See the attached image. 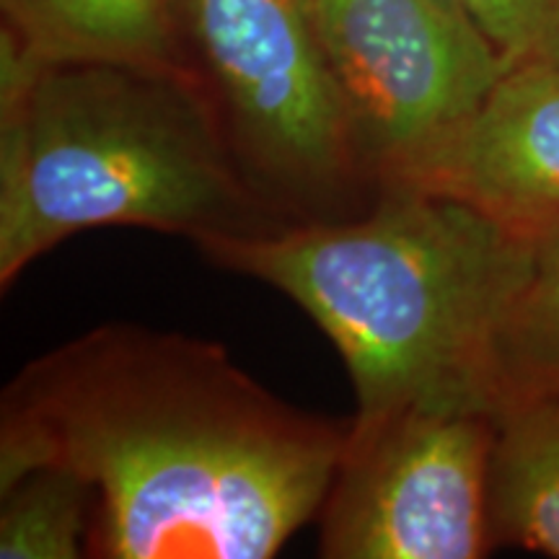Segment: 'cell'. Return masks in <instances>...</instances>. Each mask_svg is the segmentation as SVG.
<instances>
[{"mask_svg":"<svg viewBox=\"0 0 559 559\" xmlns=\"http://www.w3.org/2000/svg\"><path fill=\"white\" fill-rule=\"evenodd\" d=\"M347 432L218 342L104 324L5 386L0 487L39 466L81 477L96 559H267L319 519Z\"/></svg>","mask_w":559,"mask_h":559,"instance_id":"1","label":"cell"},{"mask_svg":"<svg viewBox=\"0 0 559 559\" xmlns=\"http://www.w3.org/2000/svg\"><path fill=\"white\" fill-rule=\"evenodd\" d=\"M198 249L309 313L347 366L353 428L417 407H498L495 347L526 260L523 223L396 185L360 215Z\"/></svg>","mask_w":559,"mask_h":559,"instance_id":"2","label":"cell"},{"mask_svg":"<svg viewBox=\"0 0 559 559\" xmlns=\"http://www.w3.org/2000/svg\"><path fill=\"white\" fill-rule=\"evenodd\" d=\"M187 68L41 62L0 32V285L70 236L210 241L285 226Z\"/></svg>","mask_w":559,"mask_h":559,"instance_id":"3","label":"cell"},{"mask_svg":"<svg viewBox=\"0 0 559 559\" xmlns=\"http://www.w3.org/2000/svg\"><path fill=\"white\" fill-rule=\"evenodd\" d=\"M174 21L262 198L288 223L347 218L373 185L321 45L317 0H174Z\"/></svg>","mask_w":559,"mask_h":559,"instance_id":"4","label":"cell"},{"mask_svg":"<svg viewBox=\"0 0 559 559\" xmlns=\"http://www.w3.org/2000/svg\"><path fill=\"white\" fill-rule=\"evenodd\" d=\"M317 21L376 192L449 143L510 70L449 0H317Z\"/></svg>","mask_w":559,"mask_h":559,"instance_id":"5","label":"cell"},{"mask_svg":"<svg viewBox=\"0 0 559 559\" xmlns=\"http://www.w3.org/2000/svg\"><path fill=\"white\" fill-rule=\"evenodd\" d=\"M495 412L417 407L353 428L319 510L330 559H477L492 551Z\"/></svg>","mask_w":559,"mask_h":559,"instance_id":"6","label":"cell"},{"mask_svg":"<svg viewBox=\"0 0 559 559\" xmlns=\"http://www.w3.org/2000/svg\"><path fill=\"white\" fill-rule=\"evenodd\" d=\"M396 185L456 194L510 223L555 218L559 66L510 68L449 143L386 187Z\"/></svg>","mask_w":559,"mask_h":559,"instance_id":"7","label":"cell"},{"mask_svg":"<svg viewBox=\"0 0 559 559\" xmlns=\"http://www.w3.org/2000/svg\"><path fill=\"white\" fill-rule=\"evenodd\" d=\"M3 34L41 62L187 68L174 0H0Z\"/></svg>","mask_w":559,"mask_h":559,"instance_id":"8","label":"cell"},{"mask_svg":"<svg viewBox=\"0 0 559 559\" xmlns=\"http://www.w3.org/2000/svg\"><path fill=\"white\" fill-rule=\"evenodd\" d=\"M489 515L495 544L559 559V400L508 396L495 407Z\"/></svg>","mask_w":559,"mask_h":559,"instance_id":"9","label":"cell"},{"mask_svg":"<svg viewBox=\"0 0 559 559\" xmlns=\"http://www.w3.org/2000/svg\"><path fill=\"white\" fill-rule=\"evenodd\" d=\"M526 226V260L495 347L498 404L559 400V215Z\"/></svg>","mask_w":559,"mask_h":559,"instance_id":"10","label":"cell"},{"mask_svg":"<svg viewBox=\"0 0 559 559\" xmlns=\"http://www.w3.org/2000/svg\"><path fill=\"white\" fill-rule=\"evenodd\" d=\"M0 557H88L94 492L73 472L39 466L0 487Z\"/></svg>","mask_w":559,"mask_h":559,"instance_id":"11","label":"cell"},{"mask_svg":"<svg viewBox=\"0 0 559 559\" xmlns=\"http://www.w3.org/2000/svg\"><path fill=\"white\" fill-rule=\"evenodd\" d=\"M502 52L510 68L559 66V0H449Z\"/></svg>","mask_w":559,"mask_h":559,"instance_id":"12","label":"cell"}]
</instances>
